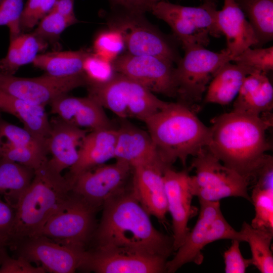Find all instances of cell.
<instances>
[{
	"label": "cell",
	"mask_w": 273,
	"mask_h": 273,
	"mask_svg": "<svg viewBox=\"0 0 273 273\" xmlns=\"http://www.w3.org/2000/svg\"><path fill=\"white\" fill-rule=\"evenodd\" d=\"M93 238L96 248L118 250L167 259L173 239L157 231L132 186L103 205Z\"/></svg>",
	"instance_id": "cell-1"
},
{
	"label": "cell",
	"mask_w": 273,
	"mask_h": 273,
	"mask_svg": "<svg viewBox=\"0 0 273 273\" xmlns=\"http://www.w3.org/2000/svg\"><path fill=\"white\" fill-rule=\"evenodd\" d=\"M272 118L269 113L255 115L233 110L216 117L211 120L207 148L250 185L269 156L266 132Z\"/></svg>",
	"instance_id": "cell-2"
},
{
	"label": "cell",
	"mask_w": 273,
	"mask_h": 273,
	"mask_svg": "<svg viewBox=\"0 0 273 273\" xmlns=\"http://www.w3.org/2000/svg\"><path fill=\"white\" fill-rule=\"evenodd\" d=\"M160 159L168 167L177 160L186 165L209 145L210 129L195 112L180 103L168 102L145 122Z\"/></svg>",
	"instance_id": "cell-3"
},
{
	"label": "cell",
	"mask_w": 273,
	"mask_h": 273,
	"mask_svg": "<svg viewBox=\"0 0 273 273\" xmlns=\"http://www.w3.org/2000/svg\"><path fill=\"white\" fill-rule=\"evenodd\" d=\"M71 191L66 178L48 160L34 170L30 184L14 206L15 220L7 246L17 240L38 235Z\"/></svg>",
	"instance_id": "cell-4"
},
{
	"label": "cell",
	"mask_w": 273,
	"mask_h": 273,
	"mask_svg": "<svg viewBox=\"0 0 273 273\" xmlns=\"http://www.w3.org/2000/svg\"><path fill=\"white\" fill-rule=\"evenodd\" d=\"M86 87L88 96L121 119L133 118L144 122L168 103L140 83L118 73L104 83Z\"/></svg>",
	"instance_id": "cell-5"
},
{
	"label": "cell",
	"mask_w": 273,
	"mask_h": 273,
	"mask_svg": "<svg viewBox=\"0 0 273 273\" xmlns=\"http://www.w3.org/2000/svg\"><path fill=\"white\" fill-rule=\"evenodd\" d=\"M150 11L169 26L184 50L205 48L210 36L222 35L217 25L215 3L204 2L194 7L160 1L152 5Z\"/></svg>",
	"instance_id": "cell-6"
},
{
	"label": "cell",
	"mask_w": 273,
	"mask_h": 273,
	"mask_svg": "<svg viewBox=\"0 0 273 273\" xmlns=\"http://www.w3.org/2000/svg\"><path fill=\"white\" fill-rule=\"evenodd\" d=\"M199 203L200 209L196 223L173 258L167 261V272H175L188 263L202 264L204 260L202 250L214 241L230 239L243 242L240 232L234 229L223 216L219 201L199 200Z\"/></svg>",
	"instance_id": "cell-7"
},
{
	"label": "cell",
	"mask_w": 273,
	"mask_h": 273,
	"mask_svg": "<svg viewBox=\"0 0 273 273\" xmlns=\"http://www.w3.org/2000/svg\"><path fill=\"white\" fill-rule=\"evenodd\" d=\"M98 210L72 191L48 219L38 235L63 246L86 250L97 226Z\"/></svg>",
	"instance_id": "cell-8"
},
{
	"label": "cell",
	"mask_w": 273,
	"mask_h": 273,
	"mask_svg": "<svg viewBox=\"0 0 273 273\" xmlns=\"http://www.w3.org/2000/svg\"><path fill=\"white\" fill-rule=\"evenodd\" d=\"M184 51L175 70L176 97L178 102L195 112L212 79L223 65L232 61V57L226 49L214 52L194 47Z\"/></svg>",
	"instance_id": "cell-9"
},
{
	"label": "cell",
	"mask_w": 273,
	"mask_h": 273,
	"mask_svg": "<svg viewBox=\"0 0 273 273\" xmlns=\"http://www.w3.org/2000/svg\"><path fill=\"white\" fill-rule=\"evenodd\" d=\"M191 167L195 175L190 176L194 196L199 200L214 202L236 197L250 202L248 181L234 170L225 166L208 149H202L194 156Z\"/></svg>",
	"instance_id": "cell-10"
},
{
	"label": "cell",
	"mask_w": 273,
	"mask_h": 273,
	"mask_svg": "<svg viewBox=\"0 0 273 273\" xmlns=\"http://www.w3.org/2000/svg\"><path fill=\"white\" fill-rule=\"evenodd\" d=\"M123 11L110 18L108 24L121 33L127 53L157 56L178 63L181 58L175 47L147 21L144 14Z\"/></svg>",
	"instance_id": "cell-11"
},
{
	"label": "cell",
	"mask_w": 273,
	"mask_h": 273,
	"mask_svg": "<svg viewBox=\"0 0 273 273\" xmlns=\"http://www.w3.org/2000/svg\"><path fill=\"white\" fill-rule=\"evenodd\" d=\"M132 174L127 163L116 160L113 164L100 165L78 174L71 184V191L98 210L113 197L122 193Z\"/></svg>",
	"instance_id": "cell-12"
},
{
	"label": "cell",
	"mask_w": 273,
	"mask_h": 273,
	"mask_svg": "<svg viewBox=\"0 0 273 273\" xmlns=\"http://www.w3.org/2000/svg\"><path fill=\"white\" fill-rule=\"evenodd\" d=\"M166 59L127 53L120 55L113 64L116 73L124 75L155 94L177 96L175 67Z\"/></svg>",
	"instance_id": "cell-13"
},
{
	"label": "cell",
	"mask_w": 273,
	"mask_h": 273,
	"mask_svg": "<svg viewBox=\"0 0 273 273\" xmlns=\"http://www.w3.org/2000/svg\"><path fill=\"white\" fill-rule=\"evenodd\" d=\"M84 74L58 77L45 73L32 78L18 77L0 72V90L29 102L46 106L79 87L87 86Z\"/></svg>",
	"instance_id": "cell-14"
},
{
	"label": "cell",
	"mask_w": 273,
	"mask_h": 273,
	"mask_svg": "<svg viewBox=\"0 0 273 273\" xmlns=\"http://www.w3.org/2000/svg\"><path fill=\"white\" fill-rule=\"evenodd\" d=\"M16 257L39 263L46 272L72 273L78 270L86 250L60 245L42 236L25 238L10 243Z\"/></svg>",
	"instance_id": "cell-15"
},
{
	"label": "cell",
	"mask_w": 273,
	"mask_h": 273,
	"mask_svg": "<svg viewBox=\"0 0 273 273\" xmlns=\"http://www.w3.org/2000/svg\"><path fill=\"white\" fill-rule=\"evenodd\" d=\"M167 259L118 250H85L78 270L97 273L167 272Z\"/></svg>",
	"instance_id": "cell-16"
},
{
	"label": "cell",
	"mask_w": 273,
	"mask_h": 273,
	"mask_svg": "<svg viewBox=\"0 0 273 273\" xmlns=\"http://www.w3.org/2000/svg\"><path fill=\"white\" fill-rule=\"evenodd\" d=\"M167 210L171 214L173 229V249L176 251L183 243L190 229L189 220L198 213L192 205L194 196L186 170L176 171L167 167L163 173Z\"/></svg>",
	"instance_id": "cell-17"
},
{
	"label": "cell",
	"mask_w": 273,
	"mask_h": 273,
	"mask_svg": "<svg viewBox=\"0 0 273 273\" xmlns=\"http://www.w3.org/2000/svg\"><path fill=\"white\" fill-rule=\"evenodd\" d=\"M166 166L161 160L132 167V188L149 214L165 223L167 205L163 180Z\"/></svg>",
	"instance_id": "cell-18"
},
{
	"label": "cell",
	"mask_w": 273,
	"mask_h": 273,
	"mask_svg": "<svg viewBox=\"0 0 273 273\" xmlns=\"http://www.w3.org/2000/svg\"><path fill=\"white\" fill-rule=\"evenodd\" d=\"M51 111L63 121L75 127L90 130L113 127L104 108L89 96L67 95L50 104Z\"/></svg>",
	"instance_id": "cell-19"
},
{
	"label": "cell",
	"mask_w": 273,
	"mask_h": 273,
	"mask_svg": "<svg viewBox=\"0 0 273 273\" xmlns=\"http://www.w3.org/2000/svg\"><path fill=\"white\" fill-rule=\"evenodd\" d=\"M116 136L117 129L113 127L91 130L85 134L78 148V159L65 176L71 186L80 173L114 158Z\"/></svg>",
	"instance_id": "cell-20"
},
{
	"label": "cell",
	"mask_w": 273,
	"mask_h": 273,
	"mask_svg": "<svg viewBox=\"0 0 273 273\" xmlns=\"http://www.w3.org/2000/svg\"><path fill=\"white\" fill-rule=\"evenodd\" d=\"M216 19L232 59L247 48L258 45L253 28L235 0H224L222 9L217 11Z\"/></svg>",
	"instance_id": "cell-21"
},
{
	"label": "cell",
	"mask_w": 273,
	"mask_h": 273,
	"mask_svg": "<svg viewBox=\"0 0 273 273\" xmlns=\"http://www.w3.org/2000/svg\"><path fill=\"white\" fill-rule=\"evenodd\" d=\"M51 124L50 133L46 141L47 150L52 155L48 163L61 173L76 163L79 145L87 130L69 124L59 117L52 120Z\"/></svg>",
	"instance_id": "cell-22"
},
{
	"label": "cell",
	"mask_w": 273,
	"mask_h": 273,
	"mask_svg": "<svg viewBox=\"0 0 273 273\" xmlns=\"http://www.w3.org/2000/svg\"><path fill=\"white\" fill-rule=\"evenodd\" d=\"M116 128L114 158L136 165L161 160L148 131L129 123L127 119ZM162 161V160H161Z\"/></svg>",
	"instance_id": "cell-23"
},
{
	"label": "cell",
	"mask_w": 273,
	"mask_h": 273,
	"mask_svg": "<svg viewBox=\"0 0 273 273\" xmlns=\"http://www.w3.org/2000/svg\"><path fill=\"white\" fill-rule=\"evenodd\" d=\"M233 107V111L252 115L269 113L273 107V87L267 73L255 72L248 75Z\"/></svg>",
	"instance_id": "cell-24"
},
{
	"label": "cell",
	"mask_w": 273,
	"mask_h": 273,
	"mask_svg": "<svg viewBox=\"0 0 273 273\" xmlns=\"http://www.w3.org/2000/svg\"><path fill=\"white\" fill-rule=\"evenodd\" d=\"M44 108L0 90V111L18 118L25 129L46 146L51 124Z\"/></svg>",
	"instance_id": "cell-25"
},
{
	"label": "cell",
	"mask_w": 273,
	"mask_h": 273,
	"mask_svg": "<svg viewBox=\"0 0 273 273\" xmlns=\"http://www.w3.org/2000/svg\"><path fill=\"white\" fill-rule=\"evenodd\" d=\"M250 197L255 215L250 225L273 233V159L270 155L258 171Z\"/></svg>",
	"instance_id": "cell-26"
},
{
	"label": "cell",
	"mask_w": 273,
	"mask_h": 273,
	"mask_svg": "<svg viewBox=\"0 0 273 273\" xmlns=\"http://www.w3.org/2000/svg\"><path fill=\"white\" fill-rule=\"evenodd\" d=\"M255 72L232 61L225 63L210 82L204 102L222 106L230 104L236 99L245 78Z\"/></svg>",
	"instance_id": "cell-27"
},
{
	"label": "cell",
	"mask_w": 273,
	"mask_h": 273,
	"mask_svg": "<svg viewBox=\"0 0 273 273\" xmlns=\"http://www.w3.org/2000/svg\"><path fill=\"white\" fill-rule=\"evenodd\" d=\"M48 46L32 32L21 33L10 39L8 53L0 59V72L6 75H14L21 66L32 63L39 53L46 49Z\"/></svg>",
	"instance_id": "cell-28"
},
{
	"label": "cell",
	"mask_w": 273,
	"mask_h": 273,
	"mask_svg": "<svg viewBox=\"0 0 273 273\" xmlns=\"http://www.w3.org/2000/svg\"><path fill=\"white\" fill-rule=\"evenodd\" d=\"M89 52L77 51H54L39 54L33 65L50 75L58 77H72L84 74L83 64Z\"/></svg>",
	"instance_id": "cell-29"
},
{
	"label": "cell",
	"mask_w": 273,
	"mask_h": 273,
	"mask_svg": "<svg viewBox=\"0 0 273 273\" xmlns=\"http://www.w3.org/2000/svg\"><path fill=\"white\" fill-rule=\"evenodd\" d=\"M34 170L4 157L0 158V194L14 207L30 184Z\"/></svg>",
	"instance_id": "cell-30"
},
{
	"label": "cell",
	"mask_w": 273,
	"mask_h": 273,
	"mask_svg": "<svg viewBox=\"0 0 273 273\" xmlns=\"http://www.w3.org/2000/svg\"><path fill=\"white\" fill-rule=\"evenodd\" d=\"M240 233L243 242L250 248L252 265L261 273L273 272V256L270 249L273 233L252 227L244 222Z\"/></svg>",
	"instance_id": "cell-31"
},
{
	"label": "cell",
	"mask_w": 273,
	"mask_h": 273,
	"mask_svg": "<svg viewBox=\"0 0 273 273\" xmlns=\"http://www.w3.org/2000/svg\"><path fill=\"white\" fill-rule=\"evenodd\" d=\"M262 45L273 38V0H235Z\"/></svg>",
	"instance_id": "cell-32"
},
{
	"label": "cell",
	"mask_w": 273,
	"mask_h": 273,
	"mask_svg": "<svg viewBox=\"0 0 273 273\" xmlns=\"http://www.w3.org/2000/svg\"><path fill=\"white\" fill-rule=\"evenodd\" d=\"M78 22L76 17H66L52 10L39 22L32 32L48 44H54L67 28Z\"/></svg>",
	"instance_id": "cell-33"
},
{
	"label": "cell",
	"mask_w": 273,
	"mask_h": 273,
	"mask_svg": "<svg viewBox=\"0 0 273 273\" xmlns=\"http://www.w3.org/2000/svg\"><path fill=\"white\" fill-rule=\"evenodd\" d=\"M1 140V157H4L36 170L49 160L46 150L17 146L2 139Z\"/></svg>",
	"instance_id": "cell-34"
},
{
	"label": "cell",
	"mask_w": 273,
	"mask_h": 273,
	"mask_svg": "<svg viewBox=\"0 0 273 273\" xmlns=\"http://www.w3.org/2000/svg\"><path fill=\"white\" fill-rule=\"evenodd\" d=\"M94 53L113 62L125 49L124 39L117 30L109 27L100 32L93 43Z\"/></svg>",
	"instance_id": "cell-35"
},
{
	"label": "cell",
	"mask_w": 273,
	"mask_h": 273,
	"mask_svg": "<svg viewBox=\"0 0 273 273\" xmlns=\"http://www.w3.org/2000/svg\"><path fill=\"white\" fill-rule=\"evenodd\" d=\"M232 62L255 71L267 73L273 69V47L247 48Z\"/></svg>",
	"instance_id": "cell-36"
},
{
	"label": "cell",
	"mask_w": 273,
	"mask_h": 273,
	"mask_svg": "<svg viewBox=\"0 0 273 273\" xmlns=\"http://www.w3.org/2000/svg\"><path fill=\"white\" fill-rule=\"evenodd\" d=\"M83 72L87 81V85L104 83L116 73L113 62L90 52L84 59Z\"/></svg>",
	"instance_id": "cell-37"
},
{
	"label": "cell",
	"mask_w": 273,
	"mask_h": 273,
	"mask_svg": "<svg viewBox=\"0 0 273 273\" xmlns=\"http://www.w3.org/2000/svg\"><path fill=\"white\" fill-rule=\"evenodd\" d=\"M0 138L15 146L46 150L48 152L46 145L24 127L16 126L1 119Z\"/></svg>",
	"instance_id": "cell-38"
},
{
	"label": "cell",
	"mask_w": 273,
	"mask_h": 273,
	"mask_svg": "<svg viewBox=\"0 0 273 273\" xmlns=\"http://www.w3.org/2000/svg\"><path fill=\"white\" fill-rule=\"evenodd\" d=\"M56 0H27L20 18L21 33L33 29L53 9Z\"/></svg>",
	"instance_id": "cell-39"
},
{
	"label": "cell",
	"mask_w": 273,
	"mask_h": 273,
	"mask_svg": "<svg viewBox=\"0 0 273 273\" xmlns=\"http://www.w3.org/2000/svg\"><path fill=\"white\" fill-rule=\"evenodd\" d=\"M24 0H1L0 1V26H7L9 29L10 39L21 33L20 18L24 7Z\"/></svg>",
	"instance_id": "cell-40"
},
{
	"label": "cell",
	"mask_w": 273,
	"mask_h": 273,
	"mask_svg": "<svg viewBox=\"0 0 273 273\" xmlns=\"http://www.w3.org/2000/svg\"><path fill=\"white\" fill-rule=\"evenodd\" d=\"M6 246L0 245V273H44L42 266L35 267L22 257H10Z\"/></svg>",
	"instance_id": "cell-41"
},
{
	"label": "cell",
	"mask_w": 273,
	"mask_h": 273,
	"mask_svg": "<svg viewBox=\"0 0 273 273\" xmlns=\"http://www.w3.org/2000/svg\"><path fill=\"white\" fill-rule=\"evenodd\" d=\"M240 241L232 240L230 247L225 251L223 258L226 273H244L247 268L252 265L251 258H245L240 249Z\"/></svg>",
	"instance_id": "cell-42"
},
{
	"label": "cell",
	"mask_w": 273,
	"mask_h": 273,
	"mask_svg": "<svg viewBox=\"0 0 273 273\" xmlns=\"http://www.w3.org/2000/svg\"><path fill=\"white\" fill-rule=\"evenodd\" d=\"M15 217V207L0 199V236L7 242L10 236Z\"/></svg>",
	"instance_id": "cell-43"
},
{
	"label": "cell",
	"mask_w": 273,
	"mask_h": 273,
	"mask_svg": "<svg viewBox=\"0 0 273 273\" xmlns=\"http://www.w3.org/2000/svg\"><path fill=\"white\" fill-rule=\"evenodd\" d=\"M124 11L144 14L150 11L152 5L148 0H109Z\"/></svg>",
	"instance_id": "cell-44"
},
{
	"label": "cell",
	"mask_w": 273,
	"mask_h": 273,
	"mask_svg": "<svg viewBox=\"0 0 273 273\" xmlns=\"http://www.w3.org/2000/svg\"><path fill=\"white\" fill-rule=\"evenodd\" d=\"M75 0H56L52 10L69 17H76L74 12Z\"/></svg>",
	"instance_id": "cell-45"
},
{
	"label": "cell",
	"mask_w": 273,
	"mask_h": 273,
	"mask_svg": "<svg viewBox=\"0 0 273 273\" xmlns=\"http://www.w3.org/2000/svg\"><path fill=\"white\" fill-rule=\"evenodd\" d=\"M0 245L7 246V242L6 240L3 237L0 236Z\"/></svg>",
	"instance_id": "cell-46"
},
{
	"label": "cell",
	"mask_w": 273,
	"mask_h": 273,
	"mask_svg": "<svg viewBox=\"0 0 273 273\" xmlns=\"http://www.w3.org/2000/svg\"><path fill=\"white\" fill-rule=\"evenodd\" d=\"M150 3V4L152 5H153L154 4L159 2V1H162V0H148Z\"/></svg>",
	"instance_id": "cell-47"
},
{
	"label": "cell",
	"mask_w": 273,
	"mask_h": 273,
	"mask_svg": "<svg viewBox=\"0 0 273 273\" xmlns=\"http://www.w3.org/2000/svg\"><path fill=\"white\" fill-rule=\"evenodd\" d=\"M204 2H210V3H216V0H203Z\"/></svg>",
	"instance_id": "cell-48"
},
{
	"label": "cell",
	"mask_w": 273,
	"mask_h": 273,
	"mask_svg": "<svg viewBox=\"0 0 273 273\" xmlns=\"http://www.w3.org/2000/svg\"><path fill=\"white\" fill-rule=\"evenodd\" d=\"M1 138H0V151H1Z\"/></svg>",
	"instance_id": "cell-49"
},
{
	"label": "cell",
	"mask_w": 273,
	"mask_h": 273,
	"mask_svg": "<svg viewBox=\"0 0 273 273\" xmlns=\"http://www.w3.org/2000/svg\"><path fill=\"white\" fill-rule=\"evenodd\" d=\"M1 1V0H0V1Z\"/></svg>",
	"instance_id": "cell-50"
}]
</instances>
